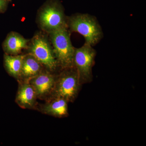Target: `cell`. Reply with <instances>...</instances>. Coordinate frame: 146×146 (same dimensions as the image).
Returning a JSON list of instances; mask_svg holds the SVG:
<instances>
[{"instance_id": "obj_11", "label": "cell", "mask_w": 146, "mask_h": 146, "mask_svg": "<svg viewBox=\"0 0 146 146\" xmlns=\"http://www.w3.org/2000/svg\"><path fill=\"white\" fill-rule=\"evenodd\" d=\"M29 40L15 32L9 33L3 42V48L5 54L11 55L19 54L28 48Z\"/></svg>"}, {"instance_id": "obj_7", "label": "cell", "mask_w": 146, "mask_h": 146, "mask_svg": "<svg viewBox=\"0 0 146 146\" xmlns=\"http://www.w3.org/2000/svg\"><path fill=\"white\" fill-rule=\"evenodd\" d=\"M56 76L50 71L43 70L29 82L34 88L37 98H48L54 87Z\"/></svg>"}, {"instance_id": "obj_5", "label": "cell", "mask_w": 146, "mask_h": 146, "mask_svg": "<svg viewBox=\"0 0 146 146\" xmlns=\"http://www.w3.org/2000/svg\"><path fill=\"white\" fill-rule=\"evenodd\" d=\"M39 21L42 29L50 33L68 27L63 7L57 0H50L45 4L40 11Z\"/></svg>"}, {"instance_id": "obj_2", "label": "cell", "mask_w": 146, "mask_h": 146, "mask_svg": "<svg viewBox=\"0 0 146 146\" xmlns=\"http://www.w3.org/2000/svg\"><path fill=\"white\" fill-rule=\"evenodd\" d=\"M53 51L58 67L62 70L74 67L75 48L71 42L68 27L50 33Z\"/></svg>"}, {"instance_id": "obj_13", "label": "cell", "mask_w": 146, "mask_h": 146, "mask_svg": "<svg viewBox=\"0 0 146 146\" xmlns=\"http://www.w3.org/2000/svg\"><path fill=\"white\" fill-rule=\"evenodd\" d=\"M8 1L6 0H0V13H4L6 10Z\"/></svg>"}, {"instance_id": "obj_6", "label": "cell", "mask_w": 146, "mask_h": 146, "mask_svg": "<svg viewBox=\"0 0 146 146\" xmlns=\"http://www.w3.org/2000/svg\"><path fill=\"white\" fill-rule=\"evenodd\" d=\"M29 54L32 55L44 66L53 72L58 67L52 47L44 36L37 35L33 37L29 47Z\"/></svg>"}, {"instance_id": "obj_9", "label": "cell", "mask_w": 146, "mask_h": 146, "mask_svg": "<svg viewBox=\"0 0 146 146\" xmlns=\"http://www.w3.org/2000/svg\"><path fill=\"white\" fill-rule=\"evenodd\" d=\"M68 102L63 98L50 97L47 102L40 108V111L46 115L57 118H63L68 115Z\"/></svg>"}, {"instance_id": "obj_10", "label": "cell", "mask_w": 146, "mask_h": 146, "mask_svg": "<svg viewBox=\"0 0 146 146\" xmlns=\"http://www.w3.org/2000/svg\"><path fill=\"white\" fill-rule=\"evenodd\" d=\"M42 67L43 65L32 55H25L18 80L29 81L40 73L43 70Z\"/></svg>"}, {"instance_id": "obj_1", "label": "cell", "mask_w": 146, "mask_h": 146, "mask_svg": "<svg viewBox=\"0 0 146 146\" xmlns=\"http://www.w3.org/2000/svg\"><path fill=\"white\" fill-rule=\"evenodd\" d=\"M67 25L71 31L81 35L85 43L92 46L99 43L103 36L102 30L96 18L89 14H76L69 18Z\"/></svg>"}, {"instance_id": "obj_14", "label": "cell", "mask_w": 146, "mask_h": 146, "mask_svg": "<svg viewBox=\"0 0 146 146\" xmlns=\"http://www.w3.org/2000/svg\"><path fill=\"white\" fill-rule=\"evenodd\" d=\"M7 1H11V0H6Z\"/></svg>"}, {"instance_id": "obj_8", "label": "cell", "mask_w": 146, "mask_h": 146, "mask_svg": "<svg viewBox=\"0 0 146 146\" xmlns=\"http://www.w3.org/2000/svg\"><path fill=\"white\" fill-rule=\"evenodd\" d=\"M37 96L34 88L29 81H20L15 101L24 109H34L36 105Z\"/></svg>"}, {"instance_id": "obj_3", "label": "cell", "mask_w": 146, "mask_h": 146, "mask_svg": "<svg viewBox=\"0 0 146 146\" xmlns=\"http://www.w3.org/2000/svg\"><path fill=\"white\" fill-rule=\"evenodd\" d=\"M82 85L74 66L63 69L56 76L54 87L49 97H60L68 102H73L78 96Z\"/></svg>"}, {"instance_id": "obj_4", "label": "cell", "mask_w": 146, "mask_h": 146, "mask_svg": "<svg viewBox=\"0 0 146 146\" xmlns=\"http://www.w3.org/2000/svg\"><path fill=\"white\" fill-rule=\"evenodd\" d=\"M96 55V50L86 43L80 48H75L74 65L78 73L82 85L90 83L93 80L92 68Z\"/></svg>"}, {"instance_id": "obj_12", "label": "cell", "mask_w": 146, "mask_h": 146, "mask_svg": "<svg viewBox=\"0 0 146 146\" xmlns=\"http://www.w3.org/2000/svg\"><path fill=\"white\" fill-rule=\"evenodd\" d=\"M25 55H11L5 54L4 56V65L9 75L19 80L23 60Z\"/></svg>"}]
</instances>
